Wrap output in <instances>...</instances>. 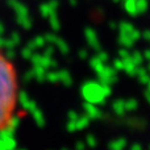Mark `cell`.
<instances>
[{"instance_id": "obj_1", "label": "cell", "mask_w": 150, "mask_h": 150, "mask_svg": "<svg viewBox=\"0 0 150 150\" xmlns=\"http://www.w3.org/2000/svg\"><path fill=\"white\" fill-rule=\"evenodd\" d=\"M18 80L13 63L0 50V132L11 125L17 107Z\"/></svg>"}]
</instances>
